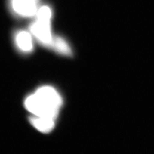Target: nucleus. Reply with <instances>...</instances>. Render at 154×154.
Instances as JSON below:
<instances>
[{
	"mask_svg": "<svg viewBox=\"0 0 154 154\" xmlns=\"http://www.w3.org/2000/svg\"><path fill=\"white\" fill-rule=\"evenodd\" d=\"M25 107L33 116L56 119L62 105V98L51 86H42L27 96Z\"/></svg>",
	"mask_w": 154,
	"mask_h": 154,
	"instance_id": "obj_1",
	"label": "nucleus"
},
{
	"mask_svg": "<svg viewBox=\"0 0 154 154\" xmlns=\"http://www.w3.org/2000/svg\"><path fill=\"white\" fill-rule=\"evenodd\" d=\"M36 16V21L31 25L30 32L42 45L51 48L54 38L51 28V9L48 7L43 6L38 9Z\"/></svg>",
	"mask_w": 154,
	"mask_h": 154,
	"instance_id": "obj_2",
	"label": "nucleus"
},
{
	"mask_svg": "<svg viewBox=\"0 0 154 154\" xmlns=\"http://www.w3.org/2000/svg\"><path fill=\"white\" fill-rule=\"evenodd\" d=\"M38 0H12L13 11L18 16L24 17H31L36 16L38 11Z\"/></svg>",
	"mask_w": 154,
	"mask_h": 154,
	"instance_id": "obj_3",
	"label": "nucleus"
},
{
	"mask_svg": "<svg viewBox=\"0 0 154 154\" xmlns=\"http://www.w3.org/2000/svg\"><path fill=\"white\" fill-rule=\"evenodd\" d=\"M14 41L17 49L25 54L30 53L33 50V35L30 32L20 30L14 36Z\"/></svg>",
	"mask_w": 154,
	"mask_h": 154,
	"instance_id": "obj_4",
	"label": "nucleus"
},
{
	"mask_svg": "<svg viewBox=\"0 0 154 154\" xmlns=\"http://www.w3.org/2000/svg\"><path fill=\"white\" fill-rule=\"evenodd\" d=\"M55 119L33 116L30 118L31 125L37 131L42 133H49L54 128Z\"/></svg>",
	"mask_w": 154,
	"mask_h": 154,
	"instance_id": "obj_5",
	"label": "nucleus"
},
{
	"mask_svg": "<svg viewBox=\"0 0 154 154\" xmlns=\"http://www.w3.org/2000/svg\"><path fill=\"white\" fill-rule=\"evenodd\" d=\"M51 48L62 55L71 56L72 54V50L68 43L64 38L59 36L54 37Z\"/></svg>",
	"mask_w": 154,
	"mask_h": 154,
	"instance_id": "obj_6",
	"label": "nucleus"
}]
</instances>
